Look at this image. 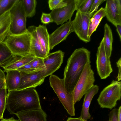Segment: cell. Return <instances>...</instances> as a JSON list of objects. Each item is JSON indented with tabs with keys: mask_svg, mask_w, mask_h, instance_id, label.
Masks as SVG:
<instances>
[{
	"mask_svg": "<svg viewBox=\"0 0 121 121\" xmlns=\"http://www.w3.org/2000/svg\"><path fill=\"white\" fill-rule=\"evenodd\" d=\"M91 52L82 47L75 49L68 59L63 79L68 91L72 93L85 65L90 64Z\"/></svg>",
	"mask_w": 121,
	"mask_h": 121,
	"instance_id": "obj_1",
	"label": "cell"
},
{
	"mask_svg": "<svg viewBox=\"0 0 121 121\" xmlns=\"http://www.w3.org/2000/svg\"><path fill=\"white\" fill-rule=\"evenodd\" d=\"M6 108L10 114L15 115L22 111L41 109L42 108L35 88H28L8 91Z\"/></svg>",
	"mask_w": 121,
	"mask_h": 121,
	"instance_id": "obj_2",
	"label": "cell"
},
{
	"mask_svg": "<svg viewBox=\"0 0 121 121\" xmlns=\"http://www.w3.org/2000/svg\"><path fill=\"white\" fill-rule=\"evenodd\" d=\"M50 86L56 94L68 114L75 115V104L72 93L68 92L65 88L64 80L56 75L52 74L49 79Z\"/></svg>",
	"mask_w": 121,
	"mask_h": 121,
	"instance_id": "obj_3",
	"label": "cell"
},
{
	"mask_svg": "<svg viewBox=\"0 0 121 121\" xmlns=\"http://www.w3.org/2000/svg\"><path fill=\"white\" fill-rule=\"evenodd\" d=\"M31 35L27 30L19 35L10 34L4 42L13 55L22 56L30 53Z\"/></svg>",
	"mask_w": 121,
	"mask_h": 121,
	"instance_id": "obj_4",
	"label": "cell"
},
{
	"mask_svg": "<svg viewBox=\"0 0 121 121\" xmlns=\"http://www.w3.org/2000/svg\"><path fill=\"white\" fill-rule=\"evenodd\" d=\"M121 82L113 80L111 83L105 87L97 99L101 108L112 110L115 108L117 102L121 97Z\"/></svg>",
	"mask_w": 121,
	"mask_h": 121,
	"instance_id": "obj_5",
	"label": "cell"
},
{
	"mask_svg": "<svg viewBox=\"0 0 121 121\" xmlns=\"http://www.w3.org/2000/svg\"><path fill=\"white\" fill-rule=\"evenodd\" d=\"M94 74L90 64H86L72 93L75 104L80 101L85 93L94 85Z\"/></svg>",
	"mask_w": 121,
	"mask_h": 121,
	"instance_id": "obj_6",
	"label": "cell"
},
{
	"mask_svg": "<svg viewBox=\"0 0 121 121\" xmlns=\"http://www.w3.org/2000/svg\"><path fill=\"white\" fill-rule=\"evenodd\" d=\"M9 12L11 18L10 33L19 35L26 32L27 17L22 0H18Z\"/></svg>",
	"mask_w": 121,
	"mask_h": 121,
	"instance_id": "obj_7",
	"label": "cell"
},
{
	"mask_svg": "<svg viewBox=\"0 0 121 121\" xmlns=\"http://www.w3.org/2000/svg\"><path fill=\"white\" fill-rule=\"evenodd\" d=\"M93 14L77 11L74 19L72 21L74 32L80 40L86 43L91 40L88 36V30L90 20Z\"/></svg>",
	"mask_w": 121,
	"mask_h": 121,
	"instance_id": "obj_8",
	"label": "cell"
},
{
	"mask_svg": "<svg viewBox=\"0 0 121 121\" xmlns=\"http://www.w3.org/2000/svg\"><path fill=\"white\" fill-rule=\"evenodd\" d=\"M96 61L97 73L101 79L110 76L113 71L110 58L105 49L103 39L98 48Z\"/></svg>",
	"mask_w": 121,
	"mask_h": 121,
	"instance_id": "obj_9",
	"label": "cell"
},
{
	"mask_svg": "<svg viewBox=\"0 0 121 121\" xmlns=\"http://www.w3.org/2000/svg\"><path fill=\"white\" fill-rule=\"evenodd\" d=\"M67 5L52 10L50 13L53 22L57 25H62L71 20L75 10H77L78 0H66Z\"/></svg>",
	"mask_w": 121,
	"mask_h": 121,
	"instance_id": "obj_10",
	"label": "cell"
},
{
	"mask_svg": "<svg viewBox=\"0 0 121 121\" xmlns=\"http://www.w3.org/2000/svg\"><path fill=\"white\" fill-rule=\"evenodd\" d=\"M20 72L21 76V81L17 90L35 88L42 84L45 78V69L29 73Z\"/></svg>",
	"mask_w": 121,
	"mask_h": 121,
	"instance_id": "obj_11",
	"label": "cell"
},
{
	"mask_svg": "<svg viewBox=\"0 0 121 121\" xmlns=\"http://www.w3.org/2000/svg\"><path fill=\"white\" fill-rule=\"evenodd\" d=\"M74 32L73 21L71 20L61 25L49 36L50 50L65 40L72 32Z\"/></svg>",
	"mask_w": 121,
	"mask_h": 121,
	"instance_id": "obj_12",
	"label": "cell"
},
{
	"mask_svg": "<svg viewBox=\"0 0 121 121\" xmlns=\"http://www.w3.org/2000/svg\"><path fill=\"white\" fill-rule=\"evenodd\" d=\"M64 53L59 50L48 54L43 60L45 66V77L58 69L63 62Z\"/></svg>",
	"mask_w": 121,
	"mask_h": 121,
	"instance_id": "obj_13",
	"label": "cell"
},
{
	"mask_svg": "<svg viewBox=\"0 0 121 121\" xmlns=\"http://www.w3.org/2000/svg\"><path fill=\"white\" fill-rule=\"evenodd\" d=\"M104 9L108 20L115 26L121 24V0H107Z\"/></svg>",
	"mask_w": 121,
	"mask_h": 121,
	"instance_id": "obj_14",
	"label": "cell"
},
{
	"mask_svg": "<svg viewBox=\"0 0 121 121\" xmlns=\"http://www.w3.org/2000/svg\"><path fill=\"white\" fill-rule=\"evenodd\" d=\"M35 57L30 53L22 56L13 55L9 59L0 67L4 69V71L16 70L31 61Z\"/></svg>",
	"mask_w": 121,
	"mask_h": 121,
	"instance_id": "obj_15",
	"label": "cell"
},
{
	"mask_svg": "<svg viewBox=\"0 0 121 121\" xmlns=\"http://www.w3.org/2000/svg\"><path fill=\"white\" fill-rule=\"evenodd\" d=\"M15 115L19 121H47V115L42 109L25 111Z\"/></svg>",
	"mask_w": 121,
	"mask_h": 121,
	"instance_id": "obj_16",
	"label": "cell"
},
{
	"mask_svg": "<svg viewBox=\"0 0 121 121\" xmlns=\"http://www.w3.org/2000/svg\"><path fill=\"white\" fill-rule=\"evenodd\" d=\"M99 89V86L97 85H94L84 95L80 116L82 119L88 120L91 118V115L89 111L90 106L93 98L98 93Z\"/></svg>",
	"mask_w": 121,
	"mask_h": 121,
	"instance_id": "obj_17",
	"label": "cell"
},
{
	"mask_svg": "<svg viewBox=\"0 0 121 121\" xmlns=\"http://www.w3.org/2000/svg\"><path fill=\"white\" fill-rule=\"evenodd\" d=\"M36 26H29L27 30L31 35L30 53L35 57L43 59L47 56L44 53L39 40L36 31Z\"/></svg>",
	"mask_w": 121,
	"mask_h": 121,
	"instance_id": "obj_18",
	"label": "cell"
},
{
	"mask_svg": "<svg viewBox=\"0 0 121 121\" xmlns=\"http://www.w3.org/2000/svg\"><path fill=\"white\" fill-rule=\"evenodd\" d=\"M6 72V86L8 91L17 90L21 81L20 72L17 70H13Z\"/></svg>",
	"mask_w": 121,
	"mask_h": 121,
	"instance_id": "obj_19",
	"label": "cell"
},
{
	"mask_svg": "<svg viewBox=\"0 0 121 121\" xmlns=\"http://www.w3.org/2000/svg\"><path fill=\"white\" fill-rule=\"evenodd\" d=\"M38 38L43 52L46 56L49 54V35L46 26L40 25L36 27Z\"/></svg>",
	"mask_w": 121,
	"mask_h": 121,
	"instance_id": "obj_20",
	"label": "cell"
},
{
	"mask_svg": "<svg viewBox=\"0 0 121 121\" xmlns=\"http://www.w3.org/2000/svg\"><path fill=\"white\" fill-rule=\"evenodd\" d=\"M9 11L0 16V43L4 42L10 34L11 18Z\"/></svg>",
	"mask_w": 121,
	"mask_h": 121,
	"instance_id": "obj_21",
	"label": "cell"
},
{
	"mask_svg": "<svg viewBox=\"0 0 121 121\" xmlns=\"http://www.w3.org/2000/svg\"><path fill=\"white\" fill-rule=\"evenodd\" d=\"M104 35L103 38L104 48L109 57L111 56L112 49L113 37L112 30L107 23L104 26Z\"/></svg>",
	"mask_w": 121,
	"mask_h": 121,
	"instance_id": "obj_22",
	"label": "cell"
},
{
	"mask_svg": "<svg viewBox=\"0 0 121 121\" xmlns=\"http://www.w3.org/2000/svg\"><path fill=\"white\" fill-rule=\"evenodd\" d=\"M27 17H31L35 14L37 2L36 0H22Z\"/></svg>",
	"mask_w": 121,
	"mask_h": 121,
	"instance_id": "obj_23",
	"label": "cell"
},
{
	"mask_svg": "<svg viewBox=\"0 0 121 121\" xmlns=\"http://www.w3.org/2000/svg\"><path fill=\"white\" fill-rule=\"evenodd\" d=\"M13 55L4 42L0 43V67L9 60Z\"/></svg>",
	"mask_w": 121,
	"mask_h": 121,
	"instance_id": "obj_24",
	"label": "cell"
},
{
	"mask_svg": "<svg viewBox=\"0 0 121 121\" xmlns=\"http://www.w3.org/2000/svg\"><path fill=\"white\" fill-rule=\"evenodd\" d=\"M93 0H78L77 11L82 13L90 12Z\"/></svg>",
	"mask_w": 121,
	"mask_h": 121,
	"instance_id": "obj_25",
	"label": "cell"
},
{
	"mask_svg": "<svg viewBox=\"0 0 121 121\" xmlns=\"http://www.w3.org/2000/svg\"><path fill=\"white\" fill-rule=\"evenodd\" d=\"M18 0H0V16L9 11Z\"/></svg>",
	"mask_w": 121,
	"mask_h": 121,
	"instance_id": "obj_26",
	"label": "cell"
},
{
	"mask_svg": "<svg viewBox=\"0 0 121 121\" xmlns=\"http://www.w3.org/2000/svg\"><path fill=\"white\" fill-rule=\"evenodd\" d=\"M6 88L0 90V119L3 118V115L4 111L6 108L7 99Z\"/></svg>",
	"mask_w": 121,
	"mask_h": 121,
	"instance_id": "obj_27",
	"label": "cell"
},
{
	"mask_svg": "<svg viewBox=\"0 0 121 121\" xmlns=\"http://www.w3.org/2000/svg\"><path fill=\"white\" fill-rule=\"evenodd\" d=\"M49 7L51 10L62 8L67 4L66 0H49Z\"/></svg>",
	"mask_w": 121,
	"mask_h": 121,
	"instance_id": "obj_28",
	"label": "cell"
},
{
	"mask_svg": "<svg viewBox=\"0 0 121 121\" xmlns=\"http://www.w3.org/2000/svg\"><path fill=\"white\" fill-rule=\"evenodd\" d=\"M29 63L36 71H39L45 69L43 59L35 57Z\"/></svg>",
	"mask_w": 121,
	"mask_h": 121,
	"instance_id": "obj_29",
	"label": "cell"
},
{
	"mask_svg": "<svg viewBox=\"0 0 121 121\" xmlns=\"http://www.w3.org/2000/svg\"><path fill=\"white\" fill-rule=\"evenodd\" d=\"M102 19L99 20H96L92 17L90 20L88 30V36L91 38V37L95 31L99 26Z\"/></svg>",
	"mask_w": 121,
	"mask_h": 121,
	"instance_id": "obj_30",
	"label": "cell"
},
{
	"mask_svg": "<svg viewBox=\"0 0 121 121\" xmlns=\"http://www.w3.org/2000/svg\"><path fill=\"white\" fill-rule=\"evenodd\" d=\"M106 16V13L104 8L101 7L98 11L93 15L92 18L96 20H99Z\"/></svg>",
	"mask_w": 121,
	"mask_h": 121,
	"instance_id": "obj_31",
	"label": "cell"
},
{
	"mask_svg": "<svg viewBox=\"0 0 121 121\" xmlns=\"http://www.w3.org/2000/svg\"><path fill=\"white\" fill-rule=\"evenodd\" d=\"M16 70L20 72L26 73H30L36 71L33 68L29 63L25 65Z\"/></svg>",
	"mask_w": 121,
	"mask_h": 121,
	"instance_id": "obj_32",
	"label": "cell"
},
{
	"mask_svg": "<svg viewBox=\"0 0 121 121\" xmlns=\"http://www.w3.org/2000/svg\"><path fill=\"white\" fill-rule=\"evenodd\" d=\"M41 20V22L45 24H48L53 22L50 13H42Z\"/></svg>",
	"mask_w": 121,
	"mask_h": 121,
	"instance_id": "obj_33",
	"label": "cell"
},
{
	"mask_svg": "<svg viewBox=\"0 0 121 121\" xmlns=\"http://www.w3.org/2000/svg\"><path fill=\"white\" fill-rule=\"evenodd\" d=\"M105 1L104 0H93L89 12L94 13L97 10L99 6Z\"/></svg>",
	"mask_w": 121,
	"mask_h": 121,
	"instance_id": "obj_34",
	"label": "cell"
},
{
	"mask_svg": "<svg viewBox=\"0 0 121 121\" xmlns=\"http://www.w3.org/2000/svg\"><path fill=\"white\" fill-rule=\"evenodd\" d=\"M118 109L114 108L112 109L108 114V121H118Z\"/></svg>",
	"mask_w": 121,
	"mask_h": 121,
	"instance_id": "obj_35",
	"label": "cell"
},
{
	"mask_svg": "<svg viewBox=\"0 0 121 121\" xmlns=\"http://www.w3.org/2000/svg\"><path fill=\"white\" fill-rule=\"evenodd\" d=\"M6 88V76L4 72L0 68V90Z\"/></svg>",
	"mask_w": 121,
	"mask_h": 121,
	"instance_id": "obj_36",
	"label": "cell"
},
{
	"mask_svg": "<svg viewBox=\"0 0 121 121\" xmlns=\"http://www.w3.org/2000/svg\"><path fill=\"white\" fill-rule=\"evenodd\" d=\"M121 58L120 57L117 61L116 62V64L118 68V74L117 78V81H120L121 80Z\"/></svg>",
	"mask_w": 121,
	"mask_h": 121,
	"instance_id": "obj_37",
	"label": "cell"
},
{
	"mask_svg": "<svg viewBox=\"0 0 121 121\" xmlns=\"http://www.w3.org/2000/svg\"><path fill=\"white\" fill-rule=\"evenodd\" d=\"M120 40H121V24H117L115 26Z\"/></svg>",
	"mask_w": 121,
	"mask_h": 121,
	"instance_id": "obj_38",
	"label": "cell"
},
{
	"mask_svg": "<svg viewBox=\"0 0 121 121\" xmlns=\"http://www.w3.org/2000/svg\"><path fill=\"white\" fill-rule=\"evenodd\" d=\"M81 119L80 117L77 118L69 117L66 121H80Z\"/></svg>",
	"mask_w": 121,
	"mask_h": 121,
	"instance_id": "obj_39",
	"label": "cell"
},
{
	"mask_svg": "<svg viewBox=\"0 0 121 121\" xmlns=\"http://www.w3.org/2000/svg\"><path fill=\"white\" fill-rule=\"evenodd\" d=\"M117 118L118 121H121V106L118 109Z\"/></svg>",
	"mask_w": 121,
	"mask_h": 121,
	"instance_id": "obj_40",
	"label": "cell"
},
{
	"mask_svg": "<svg viewBox=\"0 0 121 121\" xmlns=\"http://www.w3.org/2000/svg\"><path fill=\"white\" fill-rule=\"evenodd\" d=\"M0 121H19L18 120L16 119L13 117H12L9 118H3Z\"/></svg>",
	"mask_w": 121,
	"mask_h": 121,
	"instance_id": "obj_41",
	"label": "cell"
},
{
	"mask_svg": "<svg viewBox=\"0 0 121 121\" xmlns=\"http://www.w3.org/2000/svg\"><path fill=\"white\" fill-rule=\"evenodd\" d=\"M80 121H88V120H83L82 119Z\"/></svg>",
	"mask_w": 121,
	"mask_h": 121,
	"instance_id": "obj_42",
	"label": "cell"
}]
</instances>
